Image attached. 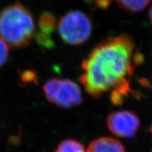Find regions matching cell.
I'll return each mask as SVG.
<instances>
[{"instance_id":"52a82bcc","label":"cell","mask_w":152,"mask_h":152,"mask_svg":"<svg viewBox=\"0 0 152 152\" xmlns=\"http://www.w3.org/2000/svg\"><path fill=\"white\" fill-rule=\"evenodd\" d=\"M118 5L124 10L132 14L143 11L151 0H115Z\"/></svg>"},{"instance_id":"277c9868","label":"cell","mask_w":152,"mask_h":152,"mask_svg":"<svg viewBox=\"0 0 152 152\" xmlns=\"http://www.w3.org/2000/svg\"><path fill=\"white\" fill-rule=\"evenodd\" d=\"M43 91L47 99L58 107L70 109L83 102L80 88L71 80H49L44 85Z\"/></svg>"},{"instance_id":"7a4b0ae2","label":"cell","mask_w":152,"mask_h":152,"mask_svg":"<svg viewBox=\"0 0 152 152\" xmlns=\"http://www.w3.org/2000/svg\"><path fill=\"white\" fill-rule=\"evenodd\" d=\"M35 33V26L30 11L17 1L0 13V37L12 48L28 47Z\"/></svg>"},{"instance_id":"ba28073f","label":"cell","mask_w":152,"mask_h":152,"mask_svg":"<svg viewBox=\"0 0 152 152\" xmlns=\"http://www.w3.org/2000/svg\"><path fill=\"white\" fill-rule=\"evenodd\" d=\"M38 25L41 31L52 33L56 26V19L54 15L49 11H44L39 16Z\"/></svg>"},{"instance_id":"6da1fadb","label":"cell","mask_w":152,"mask_h":152,"mask_svg":"<svg viewBox=\"0 0 152 152\" xmlns=\"http://www.w3.org/2000/svg\"><path fill=\"white\" fill-rule=\"evenodd\" d=\"M134 44L129 35L102 42L83 61L80 81L90 96L98 98L113 90L111 101L120 104L129 90L128 80L134 66Z\"/></svg>"},{"instance_id":"9c48e42d","label":"cell","mask_w":152,"mask_h":152,"mask_svg":"<svg viewBox=\"0 0 152 152\" xmlns=\"http://www.w3.org/2000/svg\"><path fill=\"white\" fill-rule=\"evenodd\" d=\"M54 152H86L80 142L74 140H66L61 142Z\"/></svg>"},{"instance_id":"7c38bea8","label":"cell","mask_w":152,"mask_h":152,"mask_svg":"<svg viewBox=\"0 0 152 152\" xmlns=\"http://www.w3.org/2000/svg\"><path fill=\"white\" fill-rule=\"evenodd\" d=\"M113 0H96L95 5L96 8L100 9H106L111 5Z\"/></svg>"},{"instance_id":"8fae6325","label":"cell","mask_w":152,"mask_h":152,"mask_svg":"<svg viewBox=\"0 0 152 152\" xmlns=\"http://www.w3.org/2000/svg\"><path fill=\"white\" fill-rule=\"evenodd\" d=\"M9 56V47L4 39L0 37V68L7 62Z\"/></svg>"},{"instance_id":"30bf717a","label":"cell","mask_w":152,"mask_h":152,"mask_svg":"<svg viewBox=\"0 0 152 152\" xmlns=\"http://www.w3.org/2000/svg\"><path fill=\"white\" fill-rule=\"evenodd\" d=\"M35 39L39 46L45 47L46 49H52L54 47L55 44L51 36V33L46 32H38L35 36Z\"/></svg>"},{"instance_id":"4fadbf2b","label":"cell","mask_w":152,"mask_h":152,"mask_svg":"<svg viewBox=\"0 0 152 152\" xmlns=\"http://www.w3.org/2000/svg\"><path fill=\"white\" fill-rule=\"evenodd\" d=\"M149 18L150 23H151L152 25V6L149 11Z\"/></svg>"},{"instance_id":"3957f363","label":"cell","mask_w":152,"mask_h":152,"mask_svg":"<svg viewBox=\"0 0 152 152\" xmlns=\"http://www.w3.org/2000/svg\"><path fill=\"white\" fill-rule=\"evenodd\" d=\"M92 22L90 16L80 11H71L61 18L58 32L63 41L69 45H79L90 37Z\"/></svg>"},{"instance_id":"9a60e30c","label":"cell","mask_w":152,"mask_h":152,"mask_svg":"<svg viewBox=\"0 0 152 152\" xmlns=\"http://www.w3.org/2000/svg\"><path fill=\"white\" fill-rule=\"evenodd\" d=\"M151 152H152V151H151Z\"/></svg>"},{"instance_id":"5b68a950","label":"cell","mask_w":152,"mask_h":152,"mask_svg":"<svg viewBox=\"0 0 152 152\" xmlns=\"http://www.w3.org/2000/svg\"><path fill=\"white\" fill-rule=\"evenodd\" d=\"M107 127L113 134L120 137H134L140 127V120L134 112L118 111L107 117Z\"/></svg>"},{"instance_id":"8992f818","label":"cell","mask_w":152,"mask_h":152,"mask_svg":"<svg viewBox=\"0 0 152 152\" xmlns=\"http://www.w3.org/2000/svg\"><path fill=\"white\" fill-rule=\"evenodd\" d=\"M86 152H125V151L123 144L117 140L109 137H102L91 142Z\"/></svg>"},{"instance_id":"5bb4252c","label":"cell","mask_w":152,"mask_h":152,"mask_svg":"<svg viewBox=\"0 0 152 152\" xmlns=\"http://www.w3.org/2000/svg\"><path fill=\"white\" fill-rule=\"evenodd\" d=\"M85 2L89 4H92L94 3L96 1V0H84Z\"/></svg>"}]
</instances>
